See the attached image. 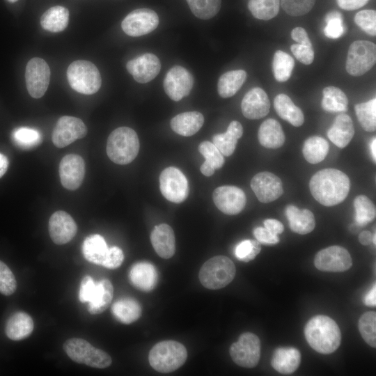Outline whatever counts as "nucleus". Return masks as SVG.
<instances>
[{
  "mask_svg": "<svg viewBox=\"0 0 376 376\" xmlns=\"http://www.w3.org/2000/svg\"><path fill=\"white\" fill-rule=\"evenodd\" d=\"M67 78L71 88L84 95H92L99 91L102 78L97 67L86 60L75 61L67 70Z\"/></svg>",
  "mask_w": 376,
  "mask_h": 376,
  "instance_id": "423d86ee",
  "label": "nucleus"
},
{
  "mask_svg": "<svg viewBox=\"0 0 376 376\" xmlns=\"http://www.w3.org/2000/svg\"><path fill=\"white\" fill-rule=\"evenodd\" d=\"M242 134L243 127L241 123L237 120H233L225 133L213 136L212 143L223 155L230 156L235 151L237 140Z\"/></svg>",
  "mask_w": 376,
  "mask_h": 376,
  "instance_id": "c756f323",
  "label": "nucleus"
},
{
  "mask_svg": "<svg viewBox=\"0 0 376 376\" xmlns=\"http://www.w3.org/2000/svg\"><path fill=\"white\" fill-rule=\"evenodd\" d=\"M376 61V45L367 40H356L348 49L345 68L352 76H361L369 71Z\"/></svg>",
  "mask_w": 376,
  "mask_h": 376,
  "instance_id": "6e6552de",
  "label": "nucleus"
},
{
  "mask_svg": "<svg viewBox=\"0 0 376 376\" xmlns=\"http://www.w3.org/2000/svg\"><path fill=\"white\" fill-rule=\"evenodd\" d=\"M111 313L120 322L130 324L141 317L142 309L140 304L134 298L123 297L113 304Z\"/></svg>",
  "mask_w": 376,
  "mask_h": 376,
  "instance_id": "2f4dec72",
  "label": "nucleus"
},
{
  "mask_svg": "<svg viewBox=\"0 0 376 376\" xmlns=\"http://www.w3.org/2000/svg\"><path fill=\"white\" fill-rule=\"evenodd\" d=\"M129 279L137 289L149 292L155 288L158 274L156 267L152 264L143 261L132 266L129 272Z\"/></svg>",
  "mask_w": 376,
  "mask_h": 376,
  "instance_id": "4be33fe9",
  "label": "nucleus"
},
{
  "mask_svg": "<svg viewBox=\"0 0 376 376\" xmlns=\"http://www.w3.org/2000/svg\"><path fill=\"white\" fill-rule=\"evenodd\" d=\"M274 107L277 114L292 125L299 127L304 123V116L302 111L287 95L283 93L277 95L274 100Z\"/></svg>",
  "mask_w": 376,
  "mask_h": 376,
  "instance_id": "7c9ffc66",
  "label": "nucleus"
},
{
  "mask_svg": "<svg viewBox=\"0 0 376 376\" xmlns=\"http://www.w3.org/2000/svg\"><path fill=\"white\" fill-rule=\"evenodd\" d=\"M354 206L356 213L355 220L358 226H366L375 218V207L366 196H357L354 201Z\"/></svg>",
  "mask_w": 376,
  "mask_h": 376,
  "instance_id": "c03bdc74",
  "label": "nucleus"
},
{
  "mask_svg": "<svg viewBox=\"0 0 376 376\" xmlns=\"http://www.w3.org/2000/svg\"><path fill=\"white\" fill-rule=\"evenodd\" d=\"M373 234L370 231H363L359 235V240L363 245H369L373 242Z\"/></svg>",
  "mask_w": 376,
  "mask_h": 376,
  "instance_id": "e2e57ef3",
  "label": "nucleus"
},
{
  "mask_svg": "<svg viewBox=\"0 0 376 376\" xmlns=\"http://www.w3.org/2000/svg\"><path fill=\"white\" fill-rule=\"evenodd\" d=\"M354 22L367 34L376 35V12L374 10H363L354 16Z\"/></svg>",
  "mask_w": 376,
  "mask_h": 376,
  "instance_id": "3c124183",
  "label": "nucleus"
},
{
  "mask_svg": "<svg viewBox=\"0 0 376 376\" xmlns=\"http://www.w3.org/2000/svg\"><path fill=\"white\" fill-rule=\"evenodd\" d=\"M124 260V254L121 249L112 246L108 251L102 266L108 269H116L120 267Z\"/></svg>",
  "mask_w": 376,
  "mask_h": 376,
  "instance_id": "5fc2aeb1",
  "label": "nucleus"
},
{
  "mask_svg": "<svg viewBox=\"0 0 376 376\" xmlns=\"http://www.w3.org/2000/svg\"><path fill=\"white\" fill-rule=\"evenodd\" d=\"M191 11L198 18L208 19L221 8V0H186Z\"/></svg>",
  "mask_w": 376,
  "mask_h": 376,
  "instance_id": "a18cd8bd",
  "label": "nucleus"
},
{
  "mask_svg": "<svg viewBox=\"0 0 376 376\" xmlns=\"http://www.w3.org/2000/svg\"><path fill=\"white\" fill-rule=\"evenodd\" d=\"M233 361L244 368H253L260 357V341L251 332L243 333L238 340L233 343L229 350Z\"/></svg>",
  "mask_w": 376,
  "mask_h": 376,
  "instance_id": "1a4fd4ad",
  "label": "nucleus"
},
{
  "mask_svg": "<svg viewBox=\"0 0 376 376\" xmlns=\"http://www.w3.org/2000/svg\"><path fill=\"white\" fill-rule=\"evenodd\" d=\"M260 243L257 240H245L240 242L235 249L236 258L242 262H249L260 252Z\"/></svg>",
  "mask_w": 376,
  "mask_h": 376,
  "instance_id": "09e8293b",
  "label": "nucleus"
},
{
  "mask_svg": "<svg viewBox=\"0 0 376 376\" xmlns=\"http://www.w3.org/2000/svg\"><path fill=\"white\" fill-rule=\"evenodd\" d=\"M295 67L294 58L288 53L277 50L272 61V70L277 81L284 82L289 79Z\"/></svg>",
  "mask_w": 376,
  "mask_h": 376,
  "instance_id": "ea45409f",
  "label": "nucleus"
},
{
  "mask_svg": "<svg viewBox=\"0 0 376 376\" xmlns=\"http://www.w3.org/2000/svg\"><path fill=\"white\" fill-rule=\"evenodd\" d=\"M253 235L258 242L265 245H273L279 242L278 235L272 233L265 227L256 228Z\"/></svg>",
  "mask_w": 376,
  "mask_h": 376,
  "instance_id": "4d7b16f0",
  "label": "nucleus"
},
{
  "mask_svg": "<svg viewBox=\"0 0 376 376\" xmlns=\"http://www.w3.org/2000/svg\"><path fill=\"white\" fill-rule=\"evenodd\" d=\"M327 24L324 28V34L329 38L336 39L340 38L345 31L341 14L333 10L327 13L325 17Z\"/></svg>",
  "mask_w": 376,
  "mask_h": 376,
  "instance_id": "de8ad7c7",
  "label": "nucleus"
},
{
  "mask_svg": "<svg viewBox=\"0 0 376 376\" xmlns=\"http://www.w3.org/2000/svg\"><path fill=\"white\" fill-rule=\"evenodd\" d=\"M63 350L72 361L93 368H105L111 366L112 362L107 352L93 347L82 338L67 340L63 344Z\"/></svg>",
  "mask_w": 376,
  "mask_h": 376,
  "instance_id": "0eeeda50",
  "label": "nucleus"
},
{
  "mask_svg": "<svg viewBox=\"0 0 376 376\" xmlns=\"http://www.w3.org/2000/svg\"><path fill=\"white\" fill-rule=\"evenodd\" d=\"M34 324L31 317L26 313L18 311L8 319L5 333L10 339L20 340L30 336Z\"/></svg>",
  "mask_w": 376,
  "mask_h": 376,
  "instance_id": "a878e982",
  "label": "nucleus"
},
{
  "mask_svg": "<svg viewBox=\"0 0 376 376\" xmlns=\"http://www.w3.org/2000/svg\"><path fill=\"white\" fill-rule=\"evenodd\" d=\"M338 6L345 10H354L364 6L369 0H336Z\"/></svg>",
  "mask_w": 376,
  "mask_h": 376,
  "instance_id": "bf43d9fd",
  "label": "nucleus"
},
{
  "mask_svg": "<svg viewBox=\"0 0 376 376\" xmlns=\"http://www.w3.org/2000/svg\"><path fill=\"white\" fill-rule=\"evenodd\" d=\"M12 140L17 147L23 150H29L40 144L42 139L40 132L37 130L20 127L13 130Z\"/></svg>",
  "mask_w": 376,
  "mask_h": 376,
  "instance_id": "a19ab883",
  "label": "nucleus"
},
{
  "mask_svg": "<svg viewBox=\"0 0 376 376\" xmlns=\"http://www.w3.org/2000/svg\"><path fill=\"white\" fill-rule=\"evenodd\" d=\"M375 147H376V139H375V137H374V139H373L372 140L371 145H370L371 154H372V157H373L374 162H375L376 161Z\"/></svg>",
  "mask_w": 376,
  "mask_h": 376,
  "instance_id": "69168bd1",
  "label": "nucleus"
},
{
  "mask_svg": "<svg viewBox=\"0 0 376 376\" xmlns=\"http://www.w3.org/2000/svg\"><path fill=\"white\" fill-rule=\"evenodd\" d=\"M250 185L258 199L263 203L276 200L283 193L281 179L270 172L257 173L251 179Z\"/></svg>",
  "mask_w": 376,
  "mask_h": 376,
  "instance_id": "f3484780",
  "label": "nucleus"
},
{
  "mask_svg": "<svg viewBox=\"0 0 376 376\" xmlns=\"http://www.w3.org/2000/svg\"><path fill=\"white\" fill-rule=\"evenodd\" d=\"M265 228L274 235L281 234L284 230L283 225L281 222L274 219H267L264 221Z\"/></svg>",
  "mask_w": 376,
  "mask_h": 376,
  "instance_id": "052dcab7",
  "label": "nucleus"
},
{
  "mask_svg": "<svg viewBox=\"0 0 376 376\" xmlns=\"http://www.w3.org/2000/svg\"><path fill=\"white\" fill-rule=\"evenodd\" d=\"M301 354L295 347H279L275 350L271 360V365L277 372L289 375L299 366Z\"/></svg>",
  "mask_w": 376,
  "mask_h": 376,
  "instance_id": "393cba45",
  "label": "nucleus"
},
{
  "mask_svg": "<svg viewBox=\"0 0 376 376\" xmlns=\"http://www.w3.org/2000/svg\"><path fill=\"white\" fill-rule=\"evenodd\" d=\"M48 230L52 240L61 245L69 242L75 236L77 226L69 214L58 210L50 217Z\"/></svg>",
  "mask_w": 376,
  "mask_h": 376,
  "instance_id": "aec40b11",
  "label": "nucleus"
},
{
  "mask_svg": "<svg viewBox=\"0 0 376 376\" xmlns=\"http://www.w3.org/2000/svg\"><path fill=\"white\" fill-rule=\"evenodd\" d=\"M304 334L309 345L316 352L328 354L340 345V330L336 322L326 315H316L306 324Z\"/></svg>",
  "mask_w": 376,
  "mask_h": 376,
  "instance_id": "f03ea898",
  "label": "nucleus"
},
{
  "mask_svg": "<svg viewBox=\"0 0 376 376\" xmlns=\"http://www.w3.org/2000/svg\"><path fill=\"white\" fill-rule=\"evenodd\" d=\"M354 134V127L351 118L345 113L338 115L332 126L327 131L329 140L338 148L346 147Z\"/></svg>",
  "mask_w": 376,
  "mask_h": 376,
  "instance_id": "b1692460",
  "label": "nucleus"
},
{
  "mask_svg": "<svg viewBox=\"0 0 376 376\" xmlns=\"http://www.w3.org/2000/svg\"><path fill=\"white\" fill-rule=\"evenodd\" d=\"M204 117L198 111H188L180 113L171 120V127L177 134L190 136L196 134L203 126Z\"/></svg>",
  "mask_w": 376,
  "mask_h": 376,
  "instance_id": "cd10ccee",
  "label": "nucleus"
},
{
  "mask_svg": "<svg viewBox=\"0 0 376 376\" xmlns=\"http://www.w3.org/2000/svg\"><path fill=\"white\" fill-rule=\"evenodd\" d=\"M17 288V281L10 269L0 260V292L4 295L13 294Z\"/></svg>",
  "mask_w": 376,
  "mask_h": 376,
  "instance_id": "603ef678",
  "label": "nucleus"
},
{
  "mask_svg": "<svg viewBox=\"0 0 376 376\" xmlns=\"http://www.w3.org/2000/svg\"><path fill=\"white\" fill-rule=\"evenodd\" d=\"M8 159L6 155L0 152V178L5 174L8 168Z\"/></svg>",
  "mask_w": 376,
  "mask_h": 376,
  "instance_id": "0e129e2a",
  "label": "nucleus"
},
{
  "mask_svg": "<svg viewBox=\"0 0 376 376\" xmlns=\"http://www.w3.org/2000/svg\"><path fill=\"white\" fill-rule=\"evenodd\" d=\"M9 2L10 3H14V2H16L18 0H8Z\"/></svg>",
  "mask_w": 376,
  "mask_h": 376,
  "instance_id": "338daca9",
  "label": "nucleus"
},
{
  "mask_svg": "<svg viewBox=\"0 0 376 376\" xmlns=\"http://www.w3.org/2000/svg\"><path fill=\"white\" fill-rule=\"evenodd\" d=\"M322 107L328 112H344L347 109L348 100L344 92L336 86H327L322 91Z\"/></svg>",
  "mask_w": 376,
  "mask_h": 376,
  "instance_id": "58836bf2",
  "label": "nucleus"
},
{
  "mask_svg": "<svg viewBox=\"0 0 376 376\" xmlns=\"http://www.w3.org/2000/svg\"><path fill=\"white\" fill-rule=\"evenodd\" d=\"M95 288L96 283L93 281L90 276H85L80 285L79 300L83 303L90 302L93 297Z\"/></svg>",
  "mask_w": 376,
  "mask_h": 376,
  "instance_id": "6e6d98bb",
  "label": "nucleus"
},
{
  "mask_svg": "<svg viewBox=\"0 0 376 376\" xmlns=\"http://www.w3.org/2000/svg\"><path fill=\"white\" fill-rule=\"evenodd\" d=\"M358 120L362 128L367 132H374L376 129V99L359 103L354 106Z\"/></svg>",
  "mask_w": 376,
  "mask_h": 376,
  "instance_id": "79ce46f5",
  "label": "nucleus"
},
{
  "mask_svg": "<svg viewBox=\"0 0 376 376\" xmlns=\"http://www.w3.org/2000/svg\"><path fill=\"white\" fill-rule=\"evenodd\" d=\"M309 187L318 202L330 207L340 203L346 198L350 189V180L340 170L325 169L311 177Z\"/></svg>",
  "mask_w": 376,
  "mask_h": 376,
  "instance_id": "f257e3e1",
  "label": "nucleus"
},
{
  "mask_svg": "<svg viewBox=\"0 0 376 376\" xmlns=\"http://www.w3.org/2000/svg\"><path fill=\"white\" fill-rule=\"evenodd\" d=\"M291 38L298 44L312 47L306 30L302 27H295L291 31Z\"/></svg>",
  "mask_w": 376,
  "mask_h": 376,
  "instance_id": "13d9d810",
  "label": "nucleus"
},
{
  "mask_svg": "<svg viewBox=\"0 0 376 376\" xmlns=\"http://www.w3.org/2000/svg\"><path fill=\"white\" fill-rule=\"evenodd\" d=\"M258 137L260 143L267 148H279L285 142V134L282 127L277 120L273 118H269L260 125Z\"/></svg>",
  "mask_w": 376,
  "mask_h": 376,
  "instance_id": "c85d7f7f",
  "label": "nucleus"
},
{
  "mask_svg": "<svg viewBox=\"0 0 376 376\" xmlns=\"http://www.w3.org/2000/svg\"><path fill=\"white\" fill-rule=\"evenodd\" d=\"M235 272V266L229 258L217 256L203 263L198 277L205 288L218 290L228 285L233 280Z\"/></svg>",
  "mask_w": 376,
  "mask_h": 376,
  "instance_id": "39448f33",
  "label": "nucleus"
},
{
  "mask_svg": "<svg viewBox=\"0 0 376 376\" xmlns=\"http://www.w3.org/2000/svg\"><path fill=\"white\" fill-rule=\"evenodd\" d=\"M159 187L162 195L168 201L180 203L189 194V184L185 175L173 166L163 170L159 176Z\"/></svg>",
  "mask_w": 376,
  "mask_h": 376,
  "instance_id": "9d476101",
  "label": "nucleus"
},
{
  "mask_svg": "<svg viewBox=\"0 0 376 376\" xmlns=\"http://www.w3.org/2000/svg\"><path fill=\"white\" fill-rule=\"evenodd\" d=\"M150 242L155 252L162 258H171L175 251V239L172 228L166 224L155 226Z\"/></svg>",
  "mask_w": 376,
  "mask_h": 376,
  "instance_id": "5701e85b",
  "label": "nucleus"
},
{
  "mask_svg": "<svg viewBox=\"0 0 376 376\" xmlns=\"http://www.w3.org/2000/svg\"><path fill=\"white\" fill-rule=\"evenodd\" d=\"M329 145L327 140L314 136L305 141L302 152L308 162L315 164L324 159L329 152Z\"/></svg>",
  "mask_w": 376,
  "mask_h": 376,
  "instance_id": "4c0bfd02",
  "label": "nucleus"
},
{
  "mask_svg": "<svg viewBox=\"0 0 376 376\" xmlns=\"http://www.w3.org/2000/svg\"><path fill=\"white\" fill-rule=\"evenodd\" d=\"M86 134V126L81 119L64 116L58 120L52 132V140L56 147L61 148L84 138Z\"/></svg>",
  "mask_w": 376,
  "mask_h": 376,
  "instance_id": "ddd939ff",
  "label": "nucleus"
},
{
  "mask_svg": "<svg viewBox=\"0 0 376 376\" xmlns=\"http://www.w3.org/2000/svg\"><path fill=\"white\" fill-rule=\"evenodd\" d=\"M113 296V287L109 280L104 279L97 282L93 297L88 302V312L92 315L102 313L109 306Z\"/></svg>",
  "mask_w": 376,
  "mask_h": 376,
  "instance_id": "473e14b6",
  "label": "nucleus"
},
{
  "mask_svg": "<svg viewBox=\"0 0 376 376\" xmlns=\"http://www.w3.org/2000/svg\"><path fill=\"white\" fill-rule=\"evenodd\" d=\"M139 150V140L136 132L128 127H120L109 136L107 154L114 163L125 165L132 162Z\"/></svg>",
  "mask_w": 376,
  "mask_h": 376,
  "instance_id": "7ed1b4c3",
  "label": "nucleus"
},
{
  "mask_svg": "<svg viewBox=\"0 0 376 376\" xmlns=\"http://www.w3.org/2000/svg\"><path fill=\"white\" fill-rule=\"evenodd\" d=\"M246 78L243 70H230L223 74L219 79L217 91L221 97L234 95L242 87Z\"/></svg>",
  "mask_w": 376,
  "mask_h": 376,
  "instance_id": "e433bc0d",
  "label": "nucleus"
},
{
  "mask_svg": "<svg viewBox=\"0 0 376 376\" xmlns=\"http://www.w3.org/2000/svg\"><path fill=\"white\" fill-rule=\"evenodd\" d=\"M159 24V17L149 8H138L130 13L123 20L121 28L128 36L139 37L154 31Z\"/></svg>",
  "mask_w": 376,
  "mask_h": 376,
  "instance_id": "f8f14e48",
  "label": "nucleus"
},
{
  "mask_svg": "<svg viewBox=\"0 0 376 376\" xmlns=\"http://www.w3.org/2000/svg\"><path fill=\"white\" fill-rule=\"evenodd\" d=\"M187 358V351L180 343L169 340L155 344L148 354L151 367L157 372L168 373L181 367Z\"/></svg>",
  "mask_w": 376,
  "mask_h": 376,
  "instance_id": "20e7f679",
  "label": "nucleus"
},
{
  "mask_svg": "<svg viewBox=\"0 0 376 376\" xmlns=\"http://www.w3.org/2000/svg\"><path fill=\"white\" fill-rule=\"evenodd\" d=\"M359 330L363 339L373 347H376V313H364L359 318Z\"/></svg>",
  "mask_w": 376,
  "mask_h": 376,
  "instance_id": "49530a36",
  "label": "nucleus"
},
{
  "mask_svg": "<svg viewBox=\"0 0 376 376\" xmlns=\"http://www.w3.org/2000/svg\"><path fill=\"white\" fill-rule=\"evenodd\" d=\"M363 302L366 306H376V285L374 283L372 288L366 293L363 298Z\"/></svg>",
  "mask_w": 376,
  "mask_h": 376,
  "instance_id": "680f3d73",
  "label": "nucleus"
},
{
  "mask_svg": "<svg viewBox=\"0 0 376 376\" xmlns=\"http://www.w3.org/2000/svg\"><path fill=\"white\" fill-rule=\"evenodd\" d=\"M108 249L104 237L99 234H93L84 239L82 253L88 262L102 265Z\"/></svg>",
  "mask_w": 376,
  "mask_h": 376,
  "instance_id": "72a5a7b5",
  "label": "nucleus"
},
{
  "mask_svg": "<svg viewBox=\"0 0 376 376\" xmlns=\"http://www.w3.org/2000/svg\"><path fill=\"white\" fill-rule=\"evenodd\" d=\"M285 214L290 229L296 233H309L315 226L314 215L309 210H299L295 205H289L285 208Z\"/></svg>",
  "mask_w": 376,
  "mask_h": 376,
  "instance_id": "bb28decb",
  "label": "nucleus"
},
{
  "mask_svg": "<svg viewBox=\"0 0 376 376\" xmlns=\"http://www.w3.org/2000/svg\"><path fill=\"white\" fill-rule=\"evenodd\" d=\"M270 102L267 93L259 87L249 90L244 96L241 109L244 116L249 119H260L269 111Z\"/></svg>",
  "mask_w": 376,
  "mask_h": 376,
  "instance_id": "412c9836",
  "label": "nucleus"
},
{
  "mask_svg": "<svg viewBox=\"0 0 376 376\" xmlns=\"http://www.w3.org/2000/svg\"><path fill=\"white\" fill-rule=\"evenodd\" d=\"M315 267L324 272H342L349 269L352 260L348 251L340 246L320 250L314 258Z\"/></svg>",
  "mask_w": 376,
  "mask_h": 376,
  "instance_id": "4468645a",
  "label": "nucleus"
},
{
  "mask_svg": "<svg viewBox=\"0 0 376 376\" xmlns=\"http://www.w3.org/2000/svg\"><path fill=\"white\" fill-rule=\"evenodd\" d=\"M216 207L223 213L234 215L240 213L246 205V195L235 186H222L214 189L212 194Z\"/></svg>",
  "mask_w": 376,
  "mask_h": 376,
  "instance_id": "a211bd4d",
  "label": "nucleus"
},
{
  "mask_svg": "<svg viewBox=\"0 0 376 376\" xmlns=\"http://www.w3.org/2000/svg\"><path fill=\"white\" fill-rule=\"evenodd\" d=\"M61 182L65 189L74 191L82 184L85 175V162L76 154L64 156L59 164Z\"/></svg>",
  "mask_w": 376,
  "mask_h": 376,
  "instance_id": "dca6fc26",
  "label": "nucleus"
},
{
  "mask_svg": "<svg viewBox=\"0 0 376 376\" xmlns=\"http://www.w3.org/2000/svg\"><path fill=\"white\" fill-rule=\"evenodd\" d=\"M198 150L205 157L201 166V172L205 176L212 175L216 169L221 168L224 164V156L219 149L210 141H203L198 146Z\"/></svg>",
  "mask_w": 376,
  "mask_h": 376,
  "instance_id": "c9c22d12",
  "label": "nucleus"
},
{
  "mask_svg": "<svg viewBox=\"0 0 376 376\" xmlns=\"http://www.w3.org/2000/svg\"><path fill=\"white\" fill-rule=\"evenodd\" d=\"M194 85L191 74L180 65H175L166 73L164 88L173 101H180L190 93Z\"/></svg>",
  "mask_w": 376,
  "mask_h": 376,
  "instance_id": "2eb2a0df",
  "label": "nucleus"
},
{
  "mask_svg": "<svg viewBox=\"0 0 376 376\" xmlns=\"http://www.w3.org/2000/svg\"><path fill=\"white\" fill-rule=\"evenodd\" d=\"M291 52L295 58L305 65H310L314 59V52L312 47L301 44H293L290 47Z\"/></svg>",
  "mask_w": 376,
  "mask_h": 376,
  "instance_id": "864d4df0",
  "label": "nucleus"
},
{
  "mask_svg": "<svg viewBox=\"0 0 376 376\" xmlns=\"http://www.w3.org/2000/svg\"><path fill=\"white\" fill-rule=\"evenodd\" d=\"M315 3V0H280L281 6L285 12L294 17L308 13Z\"/></svg>",
  "mask_w": 376,
  "mask_h": 376,
  "instance_id": "8fccbe9b",
  "label": "nucleus"
},
{
  "mask_svg": "<svg viewBox=\"0 0 376 376\" xmlns=\"http://www.w3.org/2000/svg\"><path fill=\"white\" fill-rule=\"evenodd\" d=\"M126 68L136 81L145 84L157 77L161 69V63L156 55L146 53L129 61Z\"/></svg>",
  "mask_w": 376,
  "mask_h": 376,
  "instance_id": "6ab92c4d",
  "label": "nucleus"
},
{
  "mask_svg": "<svg viewBox=\"0 0 376 376\" xmlns=\"http://www.w3.org/2000/svg\"><path fill=\"white\" fill-rule=\"evenodd\" d=\"M280 0H249L248 8L258 19L269 20L276 17L279 11Z\"/></svg>",
  "mask_w": 376,
  "mask_h": 376,
  "instance_id": "37998d69",
  "label": "nucleus"
},
{
  "mask_svg": "<svg viewBox=\"0 0 376 376\" xmlns=\"http://www.w3.org/2000/svg\"><path fill=\"white\" fill-rule=\"evenodd\" d=\"M69 22V11L63 6H56L47 10L40 18L41 26L46 31L57 33L65 29Z\"/></svg>",
  "mask_w": 376,
  "mask_h": 376,
  "instance_id": "f704fd0d",
  "label": "nucleus"
},
{
  "mask_svg": "<svg viewBox=\"0 0 376 376\" xmlns=\"http://www.w3.org/2000/svg\"><path fill=\"white\" fill-rule=\"evenodd\" d=\"M50 69L42 58L34 57L29 61L25 70V82L29 95L33 98L42 97L48 88Z\"/></svg>",
  "mask_w": 376,
  "mask_h": 376,
  "instance_id": "9b49d317",
  "label": "nucleus"
}]
</instances>
